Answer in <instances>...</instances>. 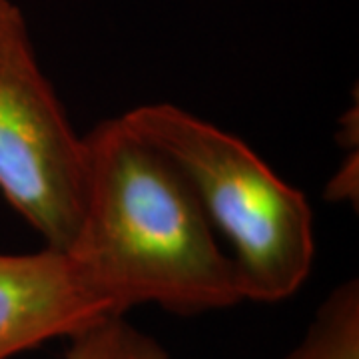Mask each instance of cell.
<instances>
[{
	"mask_svg": "<svg viewBox=\"0 0 359 359\" xmlns=\"http://www.w3.org/2000/svg\"><path fill=\"white\" fill-rule=\"evenodd\" d=\"M65 254L112 316L156 306L192 318L244 302L188 178L122 116L82 136L80 212Z\"/></svg>",
	"mask_w": 359,
	"mask_h": 359,
	"instance_id": "cell-1",
	"label": "cell"
},
{
	"mask_svg": "<svg viewBox=\"0 0 359 359\" xmlns=\"http://www.w3.org/2000/svg\"><path fill=\"white\" fill-rule=\"evenodd\" d=\"M122 118L188 178L208 222L230 245L244 302L280 304L297 294L316 257L306 194L244 140L176 104H142Z\"/></svg>",
	"mask_w": 359,
	"mask_h": 359,
	"instance_id": "cell-2",
	"label": "cell"
},
{
	"mask_svg": "<svg viewBox=\"0 0 359 359\" xmlns=\"http://www.w3.org/2000/svg\"><path fill=\"white\" fill-rule=\"evenodd\" d=\"M82 188V136L40 68L25 16L0 0V194L66 252L74 238Z\"/></svg>",
	"mask_w": 359,
	"mask_h": 359,
	"instance_id": "cell-3",
	"label": "cell"
},
{
	"mask_svg": "<svg viewBox=\"0 0 359 359\" xmlns=\"http://www.w3.org/2000/svg\"><path fill=\"white\" fill-rule=\"evenodd\" d=\"M106 316L65 252L0 254V359L68 339Z\"/></svg>",
	"mask_w": 359,
	"mask_h": 359,
	"instance_id": "cell-4",
	"label": "cell"
},
{
	"mask_svg": "<svg viewBox=\"0 0 359 359\" xmlns=\"http://www.w3.org/2000/svg\"><path fill=\"white\" fill-rule=\"evenodd\" d=\"M285 359H359V283L347 280L323 299Z\"/></svg>",
	"mask_w": 359,
	"mask_h": 359,
	"instance_id": "cell-5",
	"label": "cell"
},
{
	"mask_svg": "<svg viewBox=\"0 0 359 359\" xmlns=\"http://www.w3.org/2000/svg\"><path fill=\"white\" fill-rule=\"evenodd\" d=\"M65 359H170L156 337L126 316H106L66 339Z\"/></svg>",
	"mask_w": 359,
	"mask_h": 359,
	"instance_id": "cell-6",
	"label": "cell"
}]
</instances>
